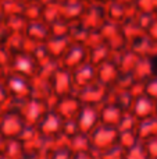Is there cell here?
<instances>
[{
	"label": "cell",
	"mask_w": 157,
	"mask_h": 159,
	"mask_svg": "<svg viewBox=\"0 0 157 159\" xmlns=\"http://www.w3.org/2000/svg\"><path fill=\"white\" fill-rule=\"evenodd\" d=\"M0 2H4V0H0Z\"/></svg>",
	"instance_id": "d4e9b609"
},
{
	"label": "cell",
	"mask_w": 157,
	"mask_h": 159,
	"mask_svg": "<svg viewBox=\"0 0 157 159\" xmlns=\"http://www.w3.org/2000/svg\"><path fill=\"white\" fill-rule=\"evenodd\" d=\"M11 67L17 71V74L25 75L28 78H33L38 71V63L29 52H21L13 55Z\"/></svg>",
	"instance_id": "277c9868"
},
{
	"label": "cell",
	"mask_w": 157,
	"mask_h": 159,
	"mask_svg": "<svg viewBox=\"0 0 157 159\" xmlns=\"http://www.w3.org/2000/svg\"><path fill=\"white\" fill-rule=\"evenodd\" d=\"M99 34L102 35L103 41L108 45L113 53H118L128 48V41L122 32L121 24H117L113 21H106L99 30Z\"/></svg>",
	"instance_id": "6da1fadb"
},
{
	"label": "cell",
	"mask_w": 157,
	"mask_h": 159,
	"mask_svg": "<svg viewBox=\"0 0 157 159\" xmlns=\"http://www.w3.org/2000/svg\"><path fill=\"white\" fill-rule=\"evenodd\" d=\"M134 7L141 13H155L157 11V0H136Z\"/></svg>",
	"instance_id": "e0dca14e"
},
{
	"label": "cell",
	"mask_w": 157,
	"mask_h": 159,
	"mask_svg": "<svg viewBox=\"0 0 157 159\" xmlns=\"http://www.w3.org/2000/svg\"><path fill=\"white\" fill-rule=\"evenodd\" d=\"M120 74L121 73H120V69L114 59H108L104 63L96 67V78L99 80V82H102L104 85L114 84L117 81V78L120 77Z\"/></svg>",
	"instance_id": "9c48e42d"
},
{
	"label": "cell",
	"mask_w": 157,
	"mask_h": 159,
	"mask_svg": "<svg viewBox=\"0 0 157 159\" xmlns=\"http://www.w3.org/2000/svg\"><path fill=\"white\" fill-rule=\"evenodd\" d=\"M128 46L141 57H152L157 53V42L146 32H142L128 43Z\"/></svg>",
	"instance_id": "5b68a950"
},
{
	"label": "cell",
	"mask_w": 157,
	"mask_h": 159,
	"mask_svg": "<svg viewBox=\"0 0 157 159\" xmlns=\"http://www.w3.org/2000/svg\"><path fill=\"white\" fill-rule=\"evenodd\" d=\"M25 36L33 43H46L47 39L50 38L49 25L43 22L42 20L39 21H28L27 30H25Z\"/></svg>",
	"instance_id": "ba28073f"
},
{
	"label": "cell",
	"mask_w": 157,
	"mask_h": 159,
	"mask_svg": "<svg viewBox=\"0 0 157 159\" xmlns=\"http://www.w3.org/2000/svg\"><path fill=\"white\" fill-rule=\"evenodd\" d=\"M79 21L91 31H99L102 25L107 21L106 7L100 4H88Z\"/></svg>",
	"instance_id": "3957f363"
},
{
	"label": "cell",
	"mask_w": 157,
	"mask_h": 159,
	"mask_svg": "<svg viewBox=\"0 0 157 159\" xmlns=\"http://www.w3.org/2000/svg\"><path fill=\"white\" fill-rule=\"evenodd\" d=\"M71 43L72 42L68 36H50L45 45H46L49 53L52 55V57L60 60L61 56L66 53V50L68 49Z\"/></svg>",
	"instance_id": "7c38bea8"
},
{
	"label": "cell",
	"mask_w": 157,
	"mask_h": 159,
	"mask_svg": "<svg viewBox=\"0 0 157 159\" xmlns=\"http://www.w3.org/2000/svg\"><path fill=\"white\" fill-rule=\"evenodd\" d=\"M21 3H24V4H29V3H32V2H36V0H19Z\"/></svg>",
	"instance_id": "603a6c76"
},
{
	"label": "cell",
	"mask_w": 157,
	"mask_h": 159,
	"mask_svg": "<svg viewBox=\"0 0 157 159\" xmlns=\"http://www.w3.org/2000/svg\"><path fill=\"white\" fill-rule=\"evenodd\" d=\"M128 13H129V7L121 4V3L114 2V0H111V2L106 6L107 20H108V21L117 22V24L124 22V20L128 17Z\"/></svg>",
	"instance_id": "5bb4252c"
},
{
	"label": "cell",
	"mask_w": 157,
	"mask_h": 159,
	"mask_svg": "<svg viewBox=\"0 0 157 159\" xmlns=\"http://www.w3.org/2000/svg\"><path fill=\"white\" fill-rule=\"evenodd\" d=\"M92 32H93V31H91L88 27H85L79 20L70 22L68 38L71 39L72 43H83V45H86V42H88V39H89V36H91Z\"/></svg>",
	"instance_id": "4fadbf2b"
},
{
	"label": "cell",
	"mask_w": 157,
	"mask_h": 159,
	"mask_svg": "<svg viewBox=\"0 0 157 159\" xmlns=\"http://www.w3.org/2000/svg\"><path fill=\"white\" fill-rule=\"evenodd\" d=\"M150 67H152V75L157 77V53L150 57Z\"/></svg>",
	"instance_id": "ffe728a7"
},
{
	"label": "cell",
	"mask_w": 157,
	"mask_h": 159,
	"mask_svg": "<svg viewBox=\"0 0 157 159\" xmlns=\"http://www.w3.org/2000/svg\"><path fill=\"white\" fill-rule=\"evenodd\" d=\"M88 3L85 0H60L61 18L68 22L81 20Z\"/></svg>",
	"instance_id": "8992f818"
},
{
	"label": "cell",
	"mask_w": 157,
	"mask_h": 159,
	"mask_svg": "<svg viewBox=\"0 0 157 159\" xmlns=\"http://www.w3.org/2000/svg\"><path fill=\"white\" fill-rule=\"evenodd\" d=\"M85 61H88V46L83 43H71L60 59L61 67L71 71Z\"/></svg>",
	"instance_id": "7a4b0ae2"
},
{
	"label": "cell",
	"mask_w": 157,
	"mask_h": 159,
	"mask_svg": "<svg viewBox=\"0 0 157 159\" xmlns=\"http://www.w3.org/2000/svg\"><path fill=\"white\" fill-rule=\"evenodd\" d=\"M47 25H49L50 36H68L70 22L66 21V20L58 18V20H56V21L47 24Z\"/></svg>",
	"instance_id": "2e32d148"
},
{
	"label": "cell",
	"mask_w": 157,
	"mask_h": 159,
	"mask_svg": "<svg viewBox=\"0 0 157 159\" xmlns=\"http://www.w3.org/2000/svg\"><path fill=\"white\" fill-rule=\"evenodd\" d=\"M95 78H96V67L89 61H85L83 64L72 70V82L79 87H86L92 84Z\"/></svg>",
	"instance_id": "30bf717a"
},
{
	"label": "cell",
	"mask_w": 157,
	"mask_h": 159,
	"mask_svg": "<svg viewBox=\"0 0 157 159\" xmlns=\"http://www.w3.org/2000/svg\"><path fill=\"white\" fill-rule=\"evenodd\" d=\"M43 8L45 4H42L39 0H36V2H32L29 4H25V10L22 16L28 21H39V20H42V16H43Z\"/></svg>",
	"instance_id": "9a60e30c"
},
{
	"label": "cell",
	"mask_w": 157,
	"mask_h": 159,
	"mask_svg": "<svg viewBox=\"0 0 157 159\" xmlns=\"http://www.w3.org/2000/svg\"><path fill=\"white\" fill-rule=\"evenodd\" d=\"M111 55H113V52H111V49L108 48V45L106 42L88 48V61L91 64H93L95 67L100 66L106 60L111 59Z\"/></svg>",
	"instance_id": "8fae6325"
},
{
	"label": "cell",
	"mask_w": 157,
	"mask_h": 159,
	"mask_svg": "<svg viewBox=\"0 0 157 159\" xmlns=\"http://www.w3.org/2000/svg\"><path fill=\"white\" fill-rule=\"evenodd\" d=\"M114 2H117V3H121V4L127 6V7H132V6L135 4V2H136V0H114Z\"/></svg>",
	"instance_id": "7402d4cb"
},
{
	"label": "cell",
	"mask_w": 157,
	"mask_h": 159,
	"mask_svg": "<svg viewBox=\"0 0 157 159\" xmlns=\"http://www.w3.org/2000/svg\"><path fill=\"white\" fill-rule=\"evenodd\" d=\"M116 55H117V57L114 59V60H116L117 66H118L120 73H124V74H128V73L132 74L134 70L136 69L138 63L142 59L141 56H139L138 53L134 52L129 46L125 48V49L121 50V52L116 53Z\"/></svg>",
	"instance_id": "52a82bcc"
},
{
	"label": "cell",
	"mask_w": 157,
	"mask_h": 159,
	"mask_svg": "<svg viewBox=\"0 0 157 159\" xmlns=\"http://www.w3.org/2000/svg\"><path fill=\"white\" fill-rule=\"evenodd\" d=\"M147 35L149 36H152L153 39L157 42V16H156V18H155V21L152 22V25H150V28L147 30Z\"/></svg>",
	"instance_id": "d6986e66"
},
{
	"label": "cell",
	"mask_w": 157,
	"mask_h": 159,
	"mask_svg": "<svg viewBox=\"0 0 157 159\" xmlns=\"http://www.w3.org/2000/svg\"><path fill=\"white\" fill-rule=\"evenodd\" d=\"M2 17H3V11H2V8H0V22H2Z\"/></svg>",
	"instance_id": "cb8c5ba5"
},
{
	"label": "cell",
	"mask_w": 157,
	"mask_h": 159,
	"mask_svg": "<svg viewBox=\"0 0 157 159\" xmlns=\"http://www.w3.org/2000/svg\"><path fill=\"white\" fill-rule=\"evenodd\" d=\"M145 91L149 95L157 98V77H150L145 84Z\"/></svg>",
	"instance_id": "ac0fdd59"
},
{
	"label": "cell",
	"mask_w": 157,
	"mask_h": 159,
	"mask_svg": "<svg viewBox=\"0 0 157 159\" xmlns=\"http://www.w3.org/2000/svg\"><path fill=\"white\" fill-rule=\"evenodd\" d=\"M88 4H100V6H104V4H108L111 0H85Z\"/></svg>",
	"instance_id": "44dd1931"
}]
</instances>
